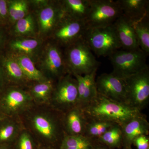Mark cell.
<instances>
[{"instance_id":"1","label":"cell","mask_w":149,"mask_h":149,"mask_svg":"<svg viewBox=\"0 0 149 149\" xmlns=\"http://www.w3.org/2000/svg\"><path fill=\"white\" fill-rule=\"evenodd\" d=\"M62 116L50 105L34 104L19 117L37 145L58 149L65 135Z\"/></svg>"},{"instance_id":"2","label":"cell","mask_w":149,"mask_h":149,"mask_svg":"<svg viewBox=\"0 0 149 149\" xmlns=\"http://www.w3.org/2000/svg\"><path fill=\"white\" fill-rule=\"evenodd\" d=\"M82 109L88 121L102 120L120 126L142 114L141 111L127 104L113 100L98 94Z\"/></svg>"},{"instance_id":"3","label":"cell","mask_w":149,"mask_h":149,"mask_svg":"<svg viewBox=\"0 0 149 149\" xmlns=\"http://www.w3.org/2000/svg\"><path fill=\"white\" fill-rule=\"evenodd\" d=\"M32 11L36 16L38 37L47 41L50 38L63 16L61 0H30Z\"/></svg>"},{"instance_id":"4","label":"cell","mask_w":149,"mask_h":149,"mask_svg":"<svg viewBox=\"0 0 149 149\" xmlns=\"http://www.w3.org/2000/svg\"><path fill=\"white\" fill-rule=\"evenodd\" d=\"M63 53L68 72L72 75L90 74L100 65L83 38L64 48Z\"/></svg>"},{"instance_id":"5","label":"cell","mask_w":149,"mask_h":149,"mask_svg":"<svg viewBox=\"0 0 149 149\" xmlns=\"http://www.w3.org/2000/svg\"><path fill=\"white\" fill-rule=\"evenodd\" d=\"M35 65L46 77L55 82L68 73L63 51L50 40L45 42Z\"/></svg>"},{"instance_id":"6","label":"cell","mask_w":149,"mask_h":149,"mask_svg":"<svg viewBox=\"0 0 149 149\" xmlns=\"http://www.w3.org/2000/svg\"><path fill=\"white\" fill-rule=\"evenodd\" d=\"M113 67L112 72L125 79L148 67V55L141 49L137 50H117L109 56Z\"/></svg>"},{"instance_id":"7","label":"cell","mask_w":149,"mask_h":149,"mask_svg":"<svg viewBox=\"0 0 149 149\" xmlns=\"http://www.w3.org/2000/svg\"><path fill=\"white\" fill-rule=\"evenodd\" d=\"M78 92L76 79L67 73L56 82L50 105L62 113L77 106Z\"/></svg>"},{"instance_id":"8","label":"cell","mask_w":149,"mask_h":149,"mask_svg":"<svg viewBox=\"0 0 149 149\" xmlns=\"http://www.w3.org/2000/svg\"><path fill=\"white\" fill-rule=\"evenodd\" d=\"M83 39L91 50L97 56H110L121 49L112 26L100 28H88Z\"/></svg>"},{"instance_id":"9","label":"cell","mask_w":149,"mask_h":149,"mask_svg":"<svg viewBox=\"0 0 149 149\" xmlns=\"http://www.w3.org/2000/svg\"><path fill=\"white\" fill-rule=\"evenodd\" d=\"M34 104L27 88L7 86L0 95V111L10 117H19Z\"/></svg>"},{"instance_id":"10","label":"cell","mask_w":149,"mask_h":149,"mask_svg":"<svg viewBox=\"0 0 149 149\" xmlns=\"http://www.w3.org/2000/svg\"><path fill=\"white\" fill-rule=\"evenodd\" d=\"M126 103L141 111L149 102V69L147 67L125 79Z\"/></svg>"},{"instance_id":"11","label":"cell","mask_w":149,"mask_h":149,"mask_svg":"<svg viewBox=\"0 0 149 149\" xmlns=\"http://www.w3.org/2000/svg\"><path fill=\"white\" fill-rule=\"evenodd\" d=\"M122 15L116 1L91 0V8L85 22L88 28L112 25Z\"/></svg>"},{"instance_id":"12","label":"cell","mask_w":149,"mask_h":149,"mask_svg":"<svg viewBox=\"0 0 149 149\" xmlns=\"http://www.w3.org/2000/svg\"><path fill=\"white\" fill-rule=\"evenodd\" d=\"M87 29L85 20L63 15L49 40L64 49L83 38Z\"/></svg>"},{"instance_id":"13","label":"cell","mask_w":149,"mask_h":149,"mask_svg":"<svg viewBox=\"0 0 149 149\" xmlns=\"http://www.w3.org/2000/svg\"><path fill=\"white\" fill-rule=\"evenodd\" d=\"M96 83L99 95L115 101L126 104V85L124 79L112 72L104 73L96 79Z\"/></svg>"},{"instance_id":"14","label":"cell","mask_w":149,"mask_h":149,"mask_svg":"<svg viewBox=\"0 0 149 149\" xmlns=\"http://www.w3.org/2000/svg\"><path fill=\"white\" fill-rule=\"evenodd\" d=\"M45 41L38 37H9L4 49L7 53L26 56L36 63Z\"/></svg>"},{"instance_id":"15","label":"cell","mask_w":149,"mask_h":149,"mask_svg":"<svg viewBox=\"0 0 149 149\" xmlns=\"http://www.w3.org/2000/svg\"><path fill=\"white\" fill-rule=\"evenodd\" d=\"M0 65L8 86L27 88L31 83L25 76L16 60L6 52L0 54Z\"/></svg>"},{"instance_id":"16","label":"cell","mask_w":149,"mask_h":149,"mask_svg":"<svg viewBox=\"0 0 149 149\" xmlns=\"http://www.w3.org/2000/svg\"><path fill=\"white\" fill-rule=\"evenodd\" d=\"M121 128L123 149L131 148L133 141L139 136L149 135V123L143 113L129 120Z\"/></svg>"},{"instance_id":"17","label":"cell","mask_w":149,"mask_h":149,"mask_svg":"<svg viewBox=\"0 0 149 149\" xmlns=\"http://www.w3.org/2000/svg\"><path fill=\"white\" fill-rule=\"evenodd\" d=\"M121 48L128 51L140 49L131 22L121 15L112 25Z\"/></svg>"},{"instance_id":"18","label":"cell","mask_w":149,"mask_h":149,"mask_svg":"<svg viewBox=\"0 0 149 149\" xmlns=\"http://www.w3.org/2000/svg\"><path fill=\"white\" fill-rule=\"evenodd\" d=\"M97 70L82 75L73 74L77 81L78 92L77 107L81 109L90 103L97 95L96 83Z\"/></svg>"},{"instance_id":"19","label":"cell","mask_w":149,"mask_h":149,"mask_svg":"<svg viewBox=\"0 0 149 149\" xmlns=\"http://www.w3.org/2000/svg\"><path fill=\"white\" fill-rule=\"evenodd\" d=\"M62 123L65 135L84 136L88 120L79 107H74L63 113Z\"/></svg>"},{"instance_id":"20","label":"cell","mask_w":149,"mask_h":149,"mask_svg":"<svg viewBox=\"0 0 149 149\" xmlns=\"http://www.w3.org/2000/svg\"><path fill=\"white\" fill-rule=\"evenodd\" d=\"M122 15L131 22L139 21L149 16V0H118L116 1Z\"/></svg>"},{"instance_id":"21","label":"cell","mask_w":149,"mask_h":149,"mask_svg":"<svg viewBox=\"0 0 149 149\" xmlns=\"http://www.w3.org/2000/svg\"><path fill=\"white\" fill-rule=\"evenodd\" d=\"M8 33L9 37H38V25L34 13L32 11L8 27Z\"/></svg>"},{"instance_id":"22","label":"cell","mask_w":149,"mask_h":149,"mask_svg":"<svg viewBox=\"0 0 149 149\" xmlns=\"http://www.w3.org/2000/svg\"><path fill=\"white\" fill-rule=\"evenodd\" d=\"M24 128L19 117L6 116L0 120V146L14 144Z\"/></svg>"},{"instance_id":"23","label":"cell","mask_w":149,"mask_h":149,"mask_svg":"<svg viewBox=\"0 0 149 149\" xmlns=\"http://www.w3.org/2000/svg\"><path fill=\"white\" fill-rule=\"evenodd\" d=\"M56 82L49 79L42 82H31L29 83L26 88L34 104L50 105Z\"/></svg>"},{"instance_id":"24","label":"cell","mask_w":149,"mask_h":149,"mask_svg":"<svg viewBox=\"0 0 149 149\" xmlns=\"http://www.w3.org/2000/svg\"><path fill=\"white\" fill-rule=\"evenodd\" d=\"M63 15L80 20H86L91 0H61Z\"/></svg>"},{"instance_id":"25","label":"cell","mask_w":149,"mask_h":149,"mask_svg":"<svg viewBox=\"0 0 149 149\" xmlns=\"http://www.w3.org/2000/svg\"><path fill=\"white\" fill-rule=\"evenodd\" d=\"M11 55L16 60L23 73L30 82H42L49 79L37 68L35 63L28 57L22 55Z\"/></svg>"},{"instance_id":"26","label":"cell","mask_w":149,"mask_h":149,"mask_svg":"<svg viewBox=\"0 0 149 149\" xmlns=\"http://www.w3.org/2000/svg\"><path fill=\"white\" fill-rule=\"evenodd\" d=\"M9 27L31 11L30 0H8Z\"/></svg>"},{"instance_id":"27","label":"cell","mask_w":149,"mask_h":149,"mask_svg":"<svg viewBox=\"0 0 149 149\" xmlns=\"http://www.w3.org/2000/svg\"><path fill=\"white\" fill-rule=\"evenodd\" d=\"M97 142L105 146L109 149L121 148L123 147L121 126L118 124H113L97 139Z\"/></svg>"},{"instance_id":"28","label":"cell","mask_w":149,"mask_h":149,"mask_svg":"<svg viewBox=\"0 0 149 149\" xmlns=\"http://www.w3.org/2000/svg\"><path fill=\"white\" fill-rule=\"evenodd\" d=\"M149 18L147 16L139 21L131 22L139 47L148 56L149 54Z\"/></svg>"},{"instance_id":"29","label":"cell","mask_w":149,"mask_h":149,"mask_svg":"<svg viewBox=\"0 0 149 149\" xmlns=\"http://www.w3.org/2000/svg\"><path fill=\"white\" fill-rule=\"evenodd\" d=\"M96 142L83 135H65L58 149H92Z\"/></svg>"},{"instance_id":"30","label":"cell","mask_w":149,"mask_h":149,"mask_svg":"<svg viewBox=\"0 0 149 149\" xmlns=\"http://www.w3.org/2000/svg\"><path fill=\"white\" fill-rule=\"evenodd\" d=\"M115 123L102 120H88L84 136L97 142V140Z\"/></svg>"},{"instance_id":"31","label":"cell","mask_w":149,"mask_h":149,"mask_svg":"<svg viewBox=\"0 0 149 149\" xmlns=\"http://www.w3.org/2000/svg\"><path fill=\"white\" fill-rule=\"evenodd\" d=\"M15 149H37V143L24 128L22 130L14 143Z\"/></svg>"},{"instance_id":"32","label":"cell","mask_w":149,"mask_h":149,"mask_svg":"<svg viewBox=\"0 0 149 149\" xmlns=\"http://www.w3.org/2000/svg\"><path fill=\"white\" fill-rule=\"evenodd\" d=\"M0 21L7 27L9 26L8 0H0Z\"/></svg>"},{"instance_id":"33","label":"cell","mask_w":149,"mask_h":149,"mask_svg":"<svg viewBox=\"0 0 149 149\" xmlns=\"http://www.w3.org/2000/svg\"><path fill=\"white\" fill-rule=\"evenodd\" d=\"M133 145L137 149H149V138L147 135H142L133 141Z\"/></svg>"},{"instance_id":"34","label":"cell","mask_w":149,"mask_h":149,"mask_svg":"<svg viewBox=\"0 0 149 149\" xmlns=\"http://www.w3.org/2000/svg\"><path fill=\"white\" fill-rule=\"evenodd\" d=\"M9 37L8 27L5 26L0 27V51L4 49Z\"/></svg>"},{"instance_id":"35","label":"cell","mask_w":149,"mask_h":149,"mask_svg":"<svg viewBox=\"0 0 149 149\" xmlns=\"http://www.w3.org/2000/svg\"><path fill=\"white\" fill-rule=\"evenodd\" d=\"M7 86L2 69L0 65V95L2 93L3 91L4 90L6 87Z\"/></svg>"},{"instance_id":"36","label":"cell","mask_w":149,"mask_h":149,"mask_svg":"<svg viewBox=\"0 0 149 149\" xmlns=\"http://www.w3.org/2000/svg\"><path fill=\"white\" fill-rule=\"evenodd\" d=\"M92 149H109L107 147L96 142Z\"/></svg>"},{"instance_id":"37","label":"cell","mask_w":149,"mask_h":149,"mask_svg":"<svg viewBox=\"0 0 149 149\" xmlns=\"http://www.w3.org/2000/svg\"><path fill=\"white\" fill-rule=\"evenodd\" d=\"M0 149H15V148L14 144H12L0 146Z\"/></svg>"},{"instance_id":"38","label":"cell","mask_w":149,"mask_h":149,"mask_svg":"<svg viewBox=\"0 0 149 149\" xmlns=\"http://www.w3.org/2000/svg\"><path fill=\"white\" fill-rule=\"evenodd\" d=\"M37 149H55L54 148H51V147L45 146H40L38 145Z\"/></svg>"},{"instance_id":"39","label":"cell","mask_w":149,"mask_h":149,"mask_svg":"<svg viewBox=\"0 0 149 149\" xmlns=\"http://www.w3.org/2000/svg\"><path fill=\"white\" fill-rule=\"evenodd\" d=\"M6 116H5L0 111V120L1 119H3Z\"/></svg>"},{"instance_id":"40","label":"cell","mask_w":149,"mask_h":149,"mask_svg":"<svg viewBox=\"0 0 149 149\" xmlns=\"http://www.w3.org/2000/svg\"><path fill=\"white\" fill-rule=\"evenodd\" d=\"M3 26H6V25H5L1 21H0V27Z\"/></svg>"},{"instance_id":"41","label":"cell","mask_w":149,"mask_h":149,"mask_svg":"<svg viewBox=\"0 0 149 149\" xmlns=\"http://www.w3.org/2000/svg\"><path fill=\"white\" fill-rule=\"evenodd\" d=\"M130 149H132V148H130Z\"/></svg>"},{"instance_id":"42","label":"cell","mask_w":149,"mask_h":149,"mask_svg":"<svg viewBox=\"0 0 149 149\" xmlns=\"http://www.w3.org/2000/svg\"></svg>"}]
</instances>
